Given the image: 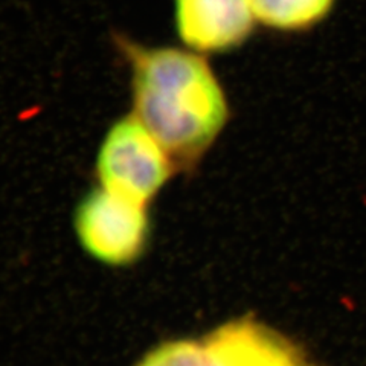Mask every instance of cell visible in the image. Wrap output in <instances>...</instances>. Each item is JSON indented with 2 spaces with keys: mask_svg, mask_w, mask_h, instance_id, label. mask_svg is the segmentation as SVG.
Returning <instances> with one entry per match:
<instances>
[{
  "mask_svg": "<svg viewBox=\"0 0 366 366\" xmlns=\"http://www.w3.org/2000/svg\"><path fill=\"white\" fill-rule=\"evenodd\" d=\"M117 44L130 67L133 114L162 144L174 168H192L229 118L212 64L188 48L145 46L122 36Z\"/></svg>",
  "mask_w": 366,
  "mask_h": 366,
  "instance_id": "obj_1",
  "label": "cell"
},
{
  "mask_svg": "<svg viewBox=\"0 0 366 366\" xmlns=\"http://www.w3.org/2000/svg\"><path fill=\"white\" fill-rule=\"evenodd\" d=\"M136 366H312L302 351L282 335L243 317L200 339L160 343Z\"/></svg>",
  "mask_w": 366,
  "mask_h": 366,
  "instance_id": "obj_2",
  "label": "cell"
},
{
  "mask_svg": "<svg viewBox=\"0 0 366 366\" xmlns=\"http://www.w3.org/2000/svg\"><path fill=\"white\" fill-rule=\"evenodd\" d=\"M173 169L162 144L133 113L112 125L97 157L99 185L144 204H150Z\"/></svg>",
  "mask_w": 366,
  "mask_h": 366,
  "instance_id": "obj_3",
  "label": "cell"
},
{
  "mask_svg": "<svg viewBox=\"0 0 366 366\" xmlns=\"http://www.w3.org/2000/svg\"><path fill=\"white\" fill-rule=\"evenodd\" d=\"M74 227L89 257L112 267L132 266L150 238L148 204L99 185L78 203Z\"/></svg>",
  "mask_w": 366,
  "mask_h": 366,
  "instance_id": "obj_4",
  "label": "cell"
},
{
  "mask_svg": "<svg viewBox=\"0 0 366 366\" xmlns=\"http://www.w3.org/2000/svg\"><path fill=\"white\" fill-rule=\"evenodd\" d=\"M173 11L182 44L203 55L239 49L257 26L249 0H173Z\"/></svg>",
  "mask_w": 366,
  "mask_h": 366,
  "instance_id": "obj_5",
  "label": "cell"
},
{
  "mask_svg": "<svg viewBox=\"0 0 366 366\" xmlns=\"http://www.w3.org/2000/svg\"><path fill=\"white\" fill-rule=\"evenodd\" d=\"M258 25L280 34H304L324 23L337 0H249Z\"/></svg>",
  "mask_w": 366,
  "mask_h": 366,
  "instance_id": "obj_6",
  "label": "cell"
}]
</instances>
